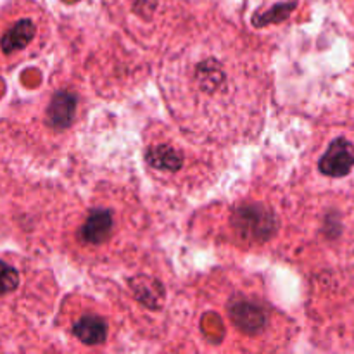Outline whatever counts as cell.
Instances as JSON below:
<instances>
[{
  "instance_id": "cell-4",
  "label": "cell",
  "mask_w": 354,
  "mask_h": 354,
  "mask_svg": "<svg viewBox=\"0 0 354 354\" xmlns=\"http://www.w3.org/2000/svg\"><path fill=\"white\" fill-rule=\"evenodd\" d=\"M116 213L109 207H93L78 230V242L83 248H102L116 235Z\"/></svg>"
},
{
  "instance_id": "cell-7",
  "label": "cell",
  "mask_w": 354,
  "mask_h": 354,
  "mask_svg": "<svg viewBox=\"0 0 354 354\" xmlns=\"http://www.w3.org/2000/svg\"><path fill=\"white\" fill-rule=\"evenodd\" d=\"M107 322L102 315L97 313H83L73 320L71 334L85 346H100L106 342Z\"/></svg>"
},
{
  "instance_id": "cell-2",
  "label": "cell",
  "mask_w": 354,
  "mask_h": 354,
  "mask_svg": "<svg viewBox=\"0 0 354 354\" xmlns=\"http://www.w3.org/2000/svg\"><path fill=\"white\" fill-rule=\"evenodd\" d=\"M145 165L152 175L166 183L185 182L192 171L189 151L169 133L152 135L145 147Z\"/></svg>"
},
{
  "instance_id": "cell-8",
  "label": "cell",
  "mask_w": 354,
  "mask_h": 354,
  "mask_svg": "<svg viewBox=\"0 0 354 354\" xmlns=\"http://www.w3.org/2000/svg\"><path fill=\"white\" fill-rule=\"evenodd\" d=\"M19 286V273L9 263L0 259V296L14 292Z\"/></svg>"
},
{
  "instance_id": "cell-6",
  "label": "cell",
  "mask_w": 354,
  "mask_h": 354,
  "mask_svg": "<svg viewBox=\"0 0 354 354\" xmlns=\"http://www.w3.org/2000/svg\"><path fill=\"white\" fill-rule=\"evenodd\" d=\"M354 168V147L349 140L339 137L330 142L325 154L320 158L318 169L322 175L330 178H342Z\"/></svg>"
},
{
  "instance_id": "cell-3",
  "label": "cell",
  "mask_w": 354,
  "mask_h": 354,
  "mask_svg": "<svg viewBox=\"0 0 354 354\" xmlns=\"http://www.w3.org/2000/svg\"><path fill=\"white\" fill-rule=\"evenodd\" d=\"M40 40V23L31 16L16 17L0 30V57H21Z\"/></svg>"
},
{
  "instance_id": "cell-1",
  "label": "cell",
  "mask_w": 354,
  "mask_h": 354,
  "mask_svg": "<svg viewBox=\"0 0 354 354\" xmlns=\"http://www.w3.org/2000/svg\"><path fill=\"white\" fill-rule=\"evenodd\" d=\"M175 116L194 135L214 142L245 137L263 116V78L241 50L207 40L166 71Z\"/></svg>"
},
{
  "instance_id": "cell-5",
  "label": "cell",
  "mask_w": 354,
  "mask_h": 354,
  "mask_svg": "<svg viewBox=\"0 0 354 354\" xmlns=\"http://www.w3.org/2000/svg\"><path fill=\"white\" fill-rule=\"evenodd\" d=\"M228 313H230L232 324L249 337L263 335L268 330L270 310L258 301L249 299V297H239L230 303Z\"/></svg>"
}]
</instances>
